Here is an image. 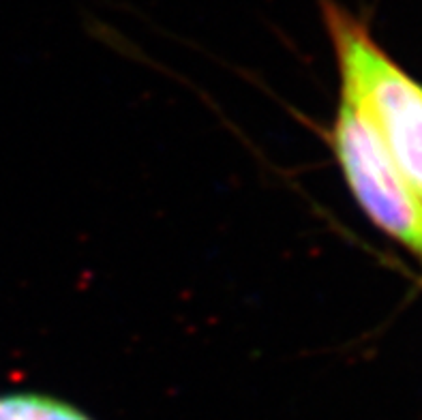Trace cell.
<instances>
[{"instance_id":"3","label":"cell","mask_w":422,"mask_h":420,"mask_svg":"<svg viewBox=\"0 0 422 420\" xmlns=\"http://www.w3.org/2000/svg\"><path fill=\"white\" fill-rule=\"evenodd\" d=\"M0 420H95L69 401L44 393H3Z\"/></svg>"},{"instance_id":"1","label":"cell","mask_w":422,"mask_h":420,"mask_svg":"<svg viewBox=\"0 0 422 420\" xmlns=\"http://www.w3.org/2000/svg\"><path fill=\"white\" fill-rule=\"evenodd\" d=\"M322 22L341 71V97L360 107L422 202V84L382 48L339 0H319Z\"/></svg>"},{"instance_id":"2","label":"cell","mask_w":422,"mask_h":420,"mask_svg":"<svg viewBox=\"0 0 422 420\" xmlns=\"http://www.w3.org/2000/svg\"><path fill=\"white\" fill-rule=\"evenodd\" d=\"M328 140L364 215L422 262V202L367 114L341 97Z\"/></svg>"}]
</instances>
